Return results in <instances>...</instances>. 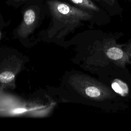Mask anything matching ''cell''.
Instances as JSON below:
<instances>
[{
	"mask_svg": "<svg viewBox=\"0 0 131 131\" xmlns=\"http://www.w3.org/2000/svg\"><path fill=\"white\" fill-rule=\"evenodd\" d=\"M106 55L107 57L114 60H119L122 58L123 56V52L121 49L117 47H112L109 48L106 51Z\"/></svg>",
	"mask_w": 131,
	"mask_h": 131,
	"instance_id": "obj_5",
	"label": "cell"
},
{
	"mask_svg": "<svg viewBox=\"0 0 131 131\" xmlns=\"http://www.w3.org/2000/svg\"><path fill=\"white\" fill-rule=\"evenodd\" d=\"M72 3L83 8L94 11H99V8L91 0H70Z\"/></svg>",
	"mask_w": 131,
	"mask_h": 131,
	"instance_id": "obj_4",
	"label": "cell"
},
{
	"mask_svg": "<svg viewBox=\"0 0 131 131\" xmlns=\"http://www.w3.org/2000/svg\"><path fill=\"white\" fill-rule=\"evenodd\" d=\"M96 1H99V0H96Z\"/></svg>",
	"mask_w": 131,
	"mask_h": 131,
	"instance_id": "obj_9",
	"label": "cell"
},
{
	"mask_svg": "<svg viewBox=\"0 0 131 131\" xmlns=\"http://www.w3.org/2000/svg\"><path fill=\"white\" fill-rule=\"evenodd\" d=\"M48 4L54 18L64 24H77L92 16L89 12L62 2L52 0Z\"/></svg>",
	"mask_w": 131,
	"mask_h": 131,
	"instance_id": "obj_1",
	"label": "cell"
},
{
	"mask_svg": "<svg viewBox=\"0 0 131 131\" xmlns=\"http://www.w3.org/2000/svg\"><path fill=\"white\" fill-rule=\"evenodd\" d=\"M104 2H105L107 4L110 5H112L115 3V0H103Z\"/></svg>",
	"mask_w": 131,
	"mask_h": 131,
	"instance_id": "obj_8",
	"label": "cell"
},
{
	"mask_svg": "<svg viewBox=\"0 0 131 131\" xmlns=\"http://www.w3.org/2000/svg\"><path fill=\"white\" fill-rule=\"evenodd\" d=\"M36 20V14L32 9L27 10L24 14L22 24L20 26V30L22 33H25L31 30L35 25Z\"/></svg>",
	"mask_w": 131,
	"mask_h": 131,
	"instance_id": "obj_2",
	"label": "cell"
},
{
	"mask_svg": "<svg viewBox=\"0 0 131 131\" xmlns=\"http://www.w3.org/2000/svg\"><path fill=\"white\" fill-rule=\"evenodd\" d=\"M85 94L91 98H98L101 95L100 90L94 86H90L85 90Z\"/></svg>",
	"mask_w": 131,
	"mask_h": 131,
	"instance_id": "obj_7",
	"label": "cell"
},
{
	"mask_svg": "<svg viewBox=\"0 0 131 131\" xmlns=\"http://www.w3.org/2000/svg\"><path fill=\"white\" fill-rule=\"evenodd\" d=\"M112 88L117 93L122 96H126L128 93L127 85L119 79H115L112 83Z\"/></svg>",
	"mask_w": 131,
	"mask_h": 131,
	"instance_id": "obj_3",
	"label": "cell"
},
{
	"mask_svg": "<svg viewBox=\"0 0 131 131\" xmlns=\"http://www.w3.org/2000/svg\"><path fill=\"white\" fill-rule=\"evenodd\" d=\"M15 78L13 73L10 71H4L0 74V81L7 83L12 82Z\"/></svg>",
	"mask_w": 131,
	"mask_h": 131,
	"instance_id": "obj_6",
	"label": "cell"
}]
</instances>
